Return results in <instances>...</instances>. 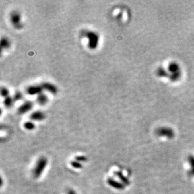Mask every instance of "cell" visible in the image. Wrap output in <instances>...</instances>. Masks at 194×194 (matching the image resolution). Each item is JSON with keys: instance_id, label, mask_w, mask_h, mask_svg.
<instances>
[{"instance_id": "7a4b0ae2", "label": "cell", "mask_w": 194, "mask_h": 194, "mask_svg": "<svg viewBox=\"0 0 194 194\" xmlns=\"http://www.w3.org/2000/svg\"><path fill=\"white\" fill-rule=\"evenodd\" d=\"M47 163V159L45 157H41L38 159L33 170V175L34 178H38L40 177L45 168H46Z\"/></svg>"}, {"instance_id": "52a82bcc", "label": "cell", "mask_w": 194, "mask_h": 194, "mask_svg": "<svg viewBox=\"0 0 194 194\" xmlns=\"http://www.w3.org/2000/svg\"><path fill=\"white\" fill-rule=\"evenodd\" d=\"M43 89L53 94H56L58 92V88L55 85L50 82H44L41 84Z\"/></svg>"}, {"instance_id": "e0dca14e", "label": "cell", "mask_w": 194, "mask_h": 194, "mask_svg": "<svg viewBox=\"0 0 194 194\" xmlns=\"http://www.w3.org/2000/svg\"><path fill=\"white\" fill-rule=\"evenodd\" d=\"M1 96L3 98H7V97L9 96V90L7 87H3L1 89Z\"/></svg>"}, {"instance_id": "9c48e42d", "label": "cell", "mask_w": 194, "mask_h": 194, "mask_svg": "<svg viewBox=\"0 0 194 194\" xmlns=\"http://www.w3.org/2000/svg\"><path fill=\"white\" fill-rule=\"evenodd\" d=\"M45 116L43 112H42L40 111H35L30 115V119L33 121H40L44 120L45 119Z\"/></svg>"}, {"instance_id": "8fae6325", "label": "cell", "mask_w": 194, "mask_h": 194, "mask_svg": "<svg viewBox=\"0 0 194 194\" xmlns=\"http://www.w3.org/2000/svg\"><path fill=\"white\" fill-rule=\"evenodd\" d=\"M114 174L119 178L121 181V183H123L124 185H128L129 183V180L128 179V178H126L121 172L120 171L115 172Z\"/></svg>"}, {"instance_id": "7c38bea8", "label": "cell", "mask_w": 194, "mask_h": 194, "mask_svg": "<svg viewBox=\"0 0 194 194\" xmlns=\"http://www.w3.org/2000/svg\"><path fill=\"white\" fill-rule=\"evenodd\" d=\"M15 102V100L13 98H12L11 96H8L7 98H5L3 101V104L5 107L7 108H11L12 106L13 105V103Z\"/></svg>"}, {"instance_id": "4fadbf2b", "label": "cell", "mask_w": 194, "mask_h": 194, "mask_svg": "<svg viewBox=\"0 0 194 194\" xmlns=\"http://www.w3.org/2000/svg\"><path fill=\"white\" fill-rule=\"evenodd\" d=\"M1 46L2 49H7L10 47V42L7 37H3L1 40Z\"/></svg>"}, {"instance_id": "5b68a950", "label": "cell", "mask_w": 194, "mask_h": 194, "mask_svg": "<svg viewBox=\"0 0 194 194\" xmlns=\"http://www.w3.org/2000/svg\"><path fill=\"white\" fill-rule=\"evenodd\" d=\"M43 87L41 85H33L26 89V92L30 96H38L43 92Z\"/></svg>"}, {"instance_id": "2e32d148", "label": "cell", "mask_w": 194, "mask_h": 194, "mask_svg": "<svg viewBox=\"0 0 194 194\" xmlns=\"http://www.w3.org/2000/svg\"><path fill=\"white\" fill-rule=\"evenodd\" d=\"M23 94L21 92H16L15 93L14 96L13 97L15 101H18L23 98Z\"/></svg>"}, {"instance_id": "d6986e66", "label": "cell", "mask_w": 194, "mask_h": 194, "mask_svg": "<svg viewBox=\"0 0 194 194\" xmlns=\"http://www.w3.org/2000/svg\"><path fill=\"white\" fill-rule=\"evenodd\" d=\"M67 194H77L76 192L73 190H69L67 192Z\"/></svg>"}, {"instance_id": "ba28073f", "label": "cell", "mask_w": 194, "mask_h": 194, "mask_svg": "<svg viewBox=\"0 0 194 194\" xmlns=\"http://www.w3.org/2000/svg\"><path fill=\"white\" fill-rule=\"evenodd\" d=\"M107 183L110 187L114 188L115 189L117 190H123L125 189V185L123 183L119 182L113 179V178H108L107 180Z\"/></svg>"}, {"instance_id": "277c9868", "label": "cell", "mask_w": 194, "mask_h": 194, "mask_svg": "<svg viewBox=\"0 0 194 194\" xmlns=\"http://www.w3.org/2000/svg\"><path fill=\"white\" fill-rule=\"evenodd\" d=\"M10 21L15 28L21 29L23 27L22 16L18 11L12 12L10 16Z\"/></svg>"}, {"instance_id": "3957f363", "label": "cell", "mask_w": 194, "mask_h": 194, "mask_svg": "<svg viewBox=\"0 0 194 194\" xmlns=\"http://www.w3.org/2000/svg\"><path fill=\"white\" fill-rule=\"evenodd\" d=\"M168 71L172 74L170 79L173 81L178 80L181 75L180 66L177 63H171L168 66Z\"/></svg>"}, {"instance_id": "8992f818", "label": "cell", "mask_w": 194, "mask_h": 194, "mask_svg": "<svg viewBox=\"0 0 194 194\" xmlns=\"http://www.w3.org/2000/svg\"><path fill=\"white\" fill-rule=\"evenodd\" d=\"M33 107V103L32 101H27L20 106L18 109V112L20 114H23L28 113Z\"/></svg>"}, {"instance_id": "5bb4252c", "label": "cell", "mask_w": 194, "mask_h": 194, "mask_svg": "<svg viewBox=\"0 0 194 194\" xmlns=\"http://www.w3.org/2000/svg\"><path fill=\"white\" fill-rule=\"evenodd\" d=\"M24 128H25L27 130H33L35 128V126L34 123L32 121H28L24 124Z\"/></svg>"}, {"instance_id": "6da1fadb", "label": "cell", "mask_w": 194, "mask_h": 194, "mask_svg": "<svg viewBox=\"0 0 194 194\" xmlns=\"http://www.w3.org/2000/svg\"><path fill=\"white\" fill-rule=\"evenodd\" d=\"M83 35L88 40V47L91 50H94L98 47L99 37V35L93 31H85L83 32Z\"/></svg>"}, {"instance_id": "30bf717a", "label": "cell", "mask_w": 194, "mask_h": 194, "mask_svg": "<svg viewBox=\"0 0 194 194\" xmlns=\"http://www.w3.org/2000/svg\"><path fill=\"white\" fill-rule=\"evenodd\" d=\"M37 101L40 105H45L46 104L48 101V98L46 94L44 93H41L40 94L37 96Z\"/></svg>"}, {"instance_id": "ac0fdd59", "label": "cell", "mask_w": 194, "mask_h": 194, "mask_svg": "<svg viewBox=\"0 0 194 194\" xmlns=\"http://www.w3.org/2000/svg\"><path fill=\"white\" fill-rule=\"evenodd\" d=\"M75 160L79 162H86L87 161V158L86 156H77L75 158Z\"/></svg>"}, {"instance_id": "9a60e30c", "label": "cell", "mask_w": 194, "mask_h": 194, "mask_svg": "<svg viewBox=\"0 0 194 194\" xmlns=\"http://www.w3.org/2000/svg\"><path fill=\"white\" fill-rule=\"evenodd\" d=\"M71 164L72 165V166L74 168H76V169H80L82 168V163L81 162H79L76 160H74V161L71 162Z\"/></svg>"}]
</instances>
